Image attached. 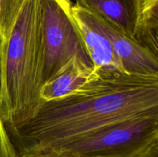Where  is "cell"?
I'll list each match as a JSON object with an SVG mask.
<instances>
[{
	"instance_id": "cell-10",
	"label": "cell",
	"mask_w": 158,
	"mask_h": 157,
	"mask_svg": "<svg viewBox=\"0 0 158 157\" xmlns=\"http://www.w3.org/2000/svg\"><path fill=\"white\" fill-rule=\"evenodd\" d=\"M26 0H0V46L9 38L14 22Z\"/></svg>"
},
{
	"instance_id": "cell-9",
	"label": "cell",
	"mask_w": 158,
	"mask_h": 157,
	"mask_svg": "<svg viewBox=\"0 0 158 157\" xmlns=\"http://www.w3.org/2000/svg\"><path fill=\"white\" fill-rule=\"evenodd\" d=\"M134 39L158 56V0H141Z\"/></svg>"
},
{
	"instance_id": "cell-1",
	"label": "cell",
	"mask_w": 158,
	"mask_h": 157,
	"mask_svg": "<svg viewBox=\"0 0 158 157\" xmlns=\"http://www.w3.org/2000/svg\"><path fill=\"white\" fill-rule=\"evenodd\" d=\"M154 112H158V77L97 70L75 92L41 101L29 119L6 128L19 157H29L100 126Z\"/></svg>"
},
{
	"instance_id": "cell-3",
	"label": "cell",
	"mask_w": 158,
	"mask_h": 157,
	"mask_svg": "<svg viewBox=\"0 0 158 157\" xmlns=\"http://www.w3.org/2000/svg\"><path fill=\"white\" fill-rule=\"evenodd\" d=\"M158 139V112L100 126L29 157H134Z\"/></svg>"
},
{
	"instance_id": "cell-4",
	"label": "cell",
	"mask_w": 158,
	"mask_h": 157,
	"mask_svg": "<svg viewBox=\"0 0 158 157\" xmlns=\"http://www.w3.org/2000/svg\"><path fill=\"white\" fill-rule=\"evenodd\" d=\"M41 16L40 88L69 60L77 57L88 67L94 64L73 18L70 0H38Z\"/></svg>"
},
{
	"instance_id": "cell-12",
	"label": "cell",
	"mask_w": 158,
	"mask_h": 157,
	"mask_svg": "<svg viewBox=\"0 0 158 157\" xmlns=\"http://www.w3.org/2000/svg\"><path fill=\"white\" fill-rule=\"evenodd\" d=\"M134 157H158V139L154 140Z\"/></svg>"
},
{
	"instance_id": "cell-7",
	"label": "cell",
	"mask_w": 158,
	"mask_h": 157,
	"mask_svg": "<svg viewBox=\"0 0 158 157\" xmlns=\"http://www.w3.org/2000/svg\"><path fill=\"white\" fill-rule=\"evenodd\" d=\"M75 1V4L98 15L134 39L141 0Z\"/></svg>"
},
{
	"instance_id": "cell-13",
	"label": "cell",
	"mask_w": 158,
	"mask_h": 157,
	"mask_svg": "<svg viewBox=\"0 0 158 157\" xmlns=\"http://www.w3.org/2000/svg\"><path fill=\"white\" fill-rule=\"evenodd\" d=\"M0 88H1V69H0Z\"/></svg>"
},
{
	"instance_id": "cell-8",
	"label": "cell",
	"mask_w": 158,
	"mask_h": 157,
	"mask_svg": "<svg viewBox=\"0 0 158 157\" xmlns=\"http://www.w3.org/2000/svg\"><path fill=\"white\" fill-rule=\"evenodd\" d=\"M97 74V69L88 67L77 57H73L52 79L41 86L40 100L52 101L69 95L90 81Z\"/></svg>"
},
{
	"instance_id": "cell-2",
	"label": "cell",
	"mask_w": 158,
	"mask_h": 157,
	"mask_svg": "<svg viewBox=\"0 0 158 157\" xmlns=\"http://www.w3.org/2000/svg\"><path fill=\"white\" fill-rule=\"evenodd\" d=\"M41 16L38 0H26L0 46V115L6 127L31 118L40 104Z\"/></svg>"
},
{
	"instance_id": "cell-5",
	"label": "cell",
	"mask_w": 158,
	"mask_h": 157,
	"mask_svg": "<svg viewBox=\"0 0 158 157\" xmlns=\"http://www.w3.org/2000/svg\"><path fill=\"white\" fill-rule=\"evenodd\" d=\"M90 12V11H89ZM96 26L112 46L122 68L128 75L158 77V56L130 38L108 22L90 12Z\"/></svg>"
},
{
	"instance_id": "cell-11",
	"label": "cell",
	"mask_w": 158,
	"mask_h": 157,
	"mask_svg": "<svg viewBox=\"0 0 158 157\" xmlns=\"http://www.w3.org/2000/svg\"><path fill=\"white\" fill-rule=\"evenodd\" d=\"M0 157H19L0 115Z\"/></svg>"
},
{
	"instance_id": "cell-6",
	"label": "cell",
	"mask_w": 158,
	"mask_h": 157,
	"mask_svg": "<svg viewBox=\"0 0 158 157\" xmlns=\"http://www.w3.org/2000/svg\"><path fill=\"white\" fill-rule=\"evenodd\" d=\"M71 12L94 69L108 73H126L108 38L94 23L90 12L73 3Z\"/></svg>"
}]
</instances>
